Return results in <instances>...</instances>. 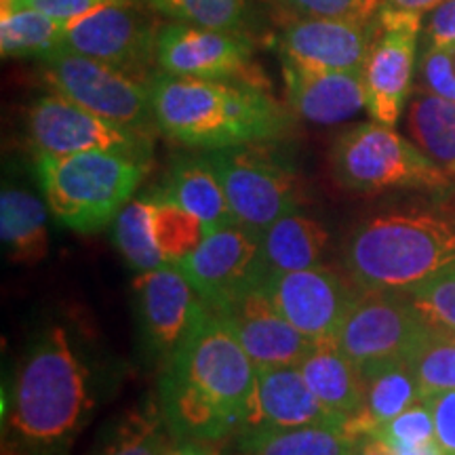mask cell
<instances>
[{
	"label": "cell",
	"instance_id": "f1b7e54d",
	"mask_svg": "<svg viewBox=\"0 0 455 455\" xmlns=\"http://www.w3.org/2000/svg\"><path fill=\"white\" fill-rule=\"evenodd\" d=\"M155 212L156 196H140L124 204L112 224L114 244L135 272H148L167 264L156 243Z\"/></svg>",
	"mask_w": 455,
	"mask_h": 455
},
{
	"label": "cell",
	"instance_id": "1f68e13d",
	"mask_svg": "<svg viewBox=\"0 0 455 455\" xmlns=\"http://www.w3.org/2000/svg\"><path fill=\"white\" fill-rule=\"evenodd\" d=\"M171 441L161 413H131L91 455H167Z\"/></svg>",
	"mask_w": 455,
	"mask_h": 455
},
{
	"label": "cell",
	"instance_id": "f35d334b",
	"mask_svg": "<svg viewBox=\"0 0 455 455\" xmlns=\"http://www.w3.org/2000/svg\"><path fill=\"white\" fill-rule=\"evenodd\" d=\"M435 415L436 445L445 455H455V390L426 401Z\"/></svg>",
	"mask_w": 455,
	"mask_h": 455
},
{
	"label": "cell",
	"instance_id": "f6af8a7d",
	"mask_svg": "<svg viewBox=\"0 0 455 455\" xmlns=\"http://www.w3.org/2000/svg\"><path fill=\"white\" fill-rule=\"evenodd\" d=\"M445 47L449 49V53H451V60H453V66H455V43L445 44Z\"/></svg>",
	"mask_w": 455,
	"mask_h": 455
},
{
	"label": "cell",
	"instance_id": "277c9868",
	"mask_svg": "<svg viewBox=\"0 0 455 455\" xmlns=\"http://www.w3.org/2000/svg\"><path fill=\"white\" fill-rule=\"evenodd\" d=\"M341 259L358 291H409L455 261V218L432 212L375 215L350 232Z\"/></svg>",
	"mask_w": 455,
	"mask_h": 455
},
{
	"label": "cell",
	"instance_id": "836d02e7",
	"mask_svg": "<svg viewBox=\"0 0 455 455\" xmlns=\"http://www.w3.org/2000/svg\"><path fill=\"white\" fill-rule=\"evenodd\" d=\"M405 293L432 327L455 331V261Z\"/></svg>",
	"mask_w": 455,
	"mask_h": 455
},
{
	"label": "cell",
	"instance_id": "d4e9b609",
	"mask_svg": "<svg viewBox=\"0 0 455 455\" xmlns=\"http://www.w3.org/2000/svg\"><path fill=\"white\" fill-rule=\"evenodd\" d=\"M358 441L346 424L241 430L232 455H356Z\"/></svg>",
	"mask_w": 455,
	"mask_h": 455
},
{
	"label": "cell",
	"instance_id": "ee69618b",
	"mask_svg": "<svg viewBox=\"0 0 455 455\" xmlns=\"http://www.w3.org/2000/svg\"><path fill=\"white\" fill-rule=\"evenodd\" d=\"M398 455H445L441 451V447L436 443H430V445L424 447H413V449H401Z\"/></svg>",
	"mask_w": 455,
	"mask_h": 455
},
{
	"label": "cell",
	"instance_id": "f546056e",
	"mask_svg": "<svg viewBox=\"0 0 455 455\" xmlns=\"http://www.w3.org/2000/svg\"><path fill=\"white\" fill-rule=\"evenodd\" d=\"M409 367L418 382L422 401L455 390V335L447 329L430 327V331L409 352Z\"/></svg>",
	"mask_w": 455,
	"mask_h": 455
},
{
	"label": "cell",
	"instance_id": "bcb514c9",
	"mask_svg": "<svg viewBox=\"0 0 455 455\" xmlns=\"http://www.w3.org/2000/svg\"><path fill=\"white\" fill-rule=\"evenodd\" d=\"M453 335H455V331H453Z\"/></svg>",
	"mask_w": 455,
	"mask_h": 455
},
{
	"label": "cell",
	"instance_id": "8d00e7d4",
	"mask_svg": "<svg viewBox=\"0 0 455 455\" xmlns=\"http://www.w3.org/2000/svg\"><path fill=\"white\" fill-rule=\"evenodd\" d=\"M418 68L424 91L455 101V66L445 44L426 43Z\"/></svg>",
	"mask_w": 455,
	"mask_h": 455
},
{
	"label": "cell",
	"instance_id": "83f0119b",
	"mask_svg": "<svg viewBox=\"0 0 455 455\" xmlns=\"http://www.w3.org/2000/svg\"><path fill=\"white\" fill-rule=\"evenodd\" d=\"M68 21L28 7H0V51L3 57L47 60L66 49Z\"/></svg>",
	"mask_w": 455,
	"mask_h": 455
},
{
	"label": "cell",
	"instance_id": "ba28073f",
	"mask_svg": "<svg viewBox=\"0 0 455 455\" xmlns=\"http://www.w3.org/2000/svg\"><path fill=\"white\" fill-rule=\"evenodd\" d=\"M41 64L47 87L61 98L146 135L158 129L150 84L140 78L68 49L57 51Z\"/></svg>",
	"mask_w": 455,
	"mask_h": 455
},
{
	"label": "cell",
	"instance_id": "6da1fadb",
	"mask_svg": "<svg viewBox=\"0 0 455 455\" xmlns=\"http://www.w3.org/2000/svg\"><path fill=\"white\" fill-rule=\"evenodd\" d=\"M253 390V361L224 315L207 308L163 365L161 418L173 443H221L244 428Z\"/></svg>",
	"mask_w": 455,
	"mask_h": 455
},
{
	"label": "cell",
	"instance_id": "30bf717a",
	"mask_svg": "<svg viewBox=\"0 0 455 455\" xmlns=\"http://www.w3.org/2000/svg\"><path fill=\"white\" fill-rule=\"evenodd\" d=\"M430 327L405 291H361L335 341L358 369H365L407 358Z\"/></svg>",
	"mask_w": 455,
	"mask_h": 455
},
{
	"label": "cell",
	"instance_id": "603a6c76",
	"mask_svg": "<svg viewBox=\"0 0 455 455\" xmlns=\"http://www.w3.org/2000/svg\"><path fill=\"white\" fill-rule=\"evenodd\" d=\"M361 373L365 378V407L356 418L346 422V428L358 439L375 435L398 413L422 401L407 358L369 365L361 369Z\"/></svg>",
	"mask_w": 455,
	"mask_h": 455
},
{
	"label": "cell",
	"instance_id": "7c38bea8",
	"mask_svg": "<svg viewBox=\"0 0 455 455\" xmlns=\"http://www.w3.org/2000/svg\"><path fill=\"white\" fill-rule=\"evenodd\" d=\"M146 0H123L68 21L66 49L140 78L156 60L158 30Z\"/></svg>",
	"mask_w": 455,
	"mask_h": 455
},
{
	"label": "cell",
	"instance_id": "9c48e42d",
	"mask_svg": "<svg viewBox=\"0 0 455 455\" xmlns=\"http://www.w3.org/2000/svg\"><path fill=\"white\" fill-rule=\"evenodd\" d=\"M26 133L36 158L95 150L152 158L150 135L101 118L57 93L43 95L30 106Z\"/></svg>",
	"mask_w": 455,
	"mask_h": 455
},
{
	"label": "cell",
	"instance_id": "e0dca14e",
	"mask_svg": "<svg viewBox=\"0 0 455 455\" xmlns=\"http://www.w3.org/2000/svg\"><path fill=\"white\" fill-rule=\"evenodd\" d=\"M379 36V15L371 21L304 17L281 34V61L304 70L363 72Z\"/></svg>",
	"mask_w": 455,
	"mask_h": 455
},
{
	"label": "cell",
	"instance_id": "d6986e66",
	"mask_svg": "<svg viewBox=\"0 0 455 455\" xmlns=\"http://www.w3.org/2000/svg\"><path fill=\"white\" fill-rule=\"evenodd\" d=\"M346 424L323 405L298 365L255 367V390L243 430H283Z\"/></svg>",
	"mask_w": 455,
	"mask_h": 455
},
{
	"label": "cell",
	"instance_id": "7a4b0ae2",
	"mask_svg": "<svg viewBox=\"0 0 455 455\" xmlns=\"http://www.w3.org/2000/svg\"><path fill=\"white\" fill-rule=\"evenodd\" d=\"M93 409L87 363L64 327H47L28 348L11 392L9 432L20 455H64Z\"/></svg>",
	"mask_w": 455,
	"mask_h": 455
},
{
	"label": "cell",
	"instance_id": "e575fe53",
	"mask_svg": "<svg viewBox=\"0 0 455 455\" xmlns=\"http://www.w3.org/2000/svg\"><path fill=\"white\" fill-rule=\"evenodd\" d=\"M375 436L384 439L396 451L436 443L435 415H432L430 405L426 401H418L403 413H398L395 419H390L388 424H384L375 432Z\"/></svg>",
	"mask_w": 455,
	"mask_h": 455
},
{
	"label": "cell",
	"instance_id": "60d3db41",
	"mask_svg": "<svg viewBox=\"0 0 455 455\" xmlns=\"http://www.w3.org/2000/svg\"><path fill=\"white\" fill-rule=\"evenodd\" d=\"M443 3H445V0H384V9L428 15L430 11L441 7Z\"/></svg>",
	"mask_w": 455,
	"mask_h": 455
},
{
	"label": "cell",
	"instance_id": "74e56055",
	"mask_svg": "<svg viewBox=\"0 0 455 455\" xmlns=\"http://www.w3.org/2000/svg\"><path fill=\"white\" fill-rule=\"evenodd\" d=\"M114 3H123V0H3L0 7H28L43 11L57 20L74 21Z\"/></svg>",
	"mask_w": 455,
	"mask_h": 455
},
{
	"label": "cell",
	"instance_id": "8992f818",
	"mask_svg": "<svg viewBox=\"0 0 455 455\" xmlns=\"http://www.w3.org/2000/svg\"><path fill=\"white\" fill-rule=\"evenodd\" d=\"M329 163L335 181L355 195H379L386 190L439 192L453 181L411 140L375 121L344 131L335 140Z\"/></svg>",
	"mask_w": 455,
	"mask_h": 455
},
{
	"label": "cell",
	"instance_id": "ac0fdd59",
	"mask_svg": "<svg viewBox=\"0 0 455 455\" xmlns=\"http://www.w3.org/2000/svg\"><path fill=\"white\" fill-rule=\"evenodd\" d=\"M218 312L235 329L255 367L298 365L315 344L284 318L264 287L238 295Z\"/></svg>",
	"mask_w": 455,
	"mask_h": 455
},
{
	"label": "cell",
	"instance_id": "3957f363",
	"mask_svg": "<svg viewBox=\"0 0 455 455\" xmlns=\"http://www.w3.org/2000/svg\"><path fill=\"white\" fill-rule=\"evenodd\" d=\"M158 131L196 150L266 144L291 129V116L261 87L158 72L148 81Z\"/></svg>",
	"mask_w": 455,
	"mask_h": 455
},
{
	"label": "cell",
	"instance_id": "b9f144b4",
	"mask_svg": "<svg viewBox=\"0 0 455 455\" xmlns=\"http://www.w3.org/2000/svg\"><path fill=\"white\" fill-rule=\"evenodd\" d=\"M356 455H398V451L379 436L367 435L361 436V441H358Z\"/></svg>",
	"mask_w": 455,
	"mask_h": 455
},
{
	"label": "cell",
	"instance_id": "ffe728a7",
	"mask_svg": "<svg viewBox=\"0 0 455 455\" xmlns=\"http://www.w3.org/2000/svg\"><path fill=\"white\" fill-rule=\"evenodd\" d=\"M284 91L291 110L315 124H338L367 110L363 72L304 70L283 64Z\"/></svg>",
	"mask_w": 455,
	"mask_h": 455
},
{
	"label": "cell",
	"instance_id": "8fae6325",
	"mask_svg": "<svg viewBox=\"0 0 455 455\" xmlns=\"http://www.w3.org/2000/svg\"><path fill=\"white\" fill-rule=\"evenodd\" d=\"M178 266L204 306L213 310L251 289L264 287L268 278L261 259V235L243 224L207 232L201 244Z\"/></svg>",
	"mask_w": 455,
	"mask_h": 455
},
{
	"label": "cell",
	"instance_id": "ab89813d",
	"mask_svg": "<svg viewBox=\"0 0 455 455\" xmlns=\"http://www.w3.org/2000/svg\"><path fill=\"white\" fill-rule=\"evenodd\" d=\"M424 38L432 44L455 43V0H445L424 20Z\"/></svg>",
	"mask_w": 455,
	"mask_h": 455
},
{
	"label": "cell",
	"instance_id": "4fadbf2b",
	"mask_svg": "<svg viewBox=\"0 0 455 455\" xmlns=\"http://www.w3.org/2000/svg\"><path fill=\"white\" fill-rule=\"evenodd\" d=\"M424 17L407 11L382 9L379 13V36L367 57L365 91L367 112L375 123L395 124L401 121L418 60V41L424 32Z\"/></svg>",
	"mask_w": 455,
	"mask_h": 455
},
{
	"label": "cell",
	"instance_id": "484cf974",
	"mask_svg": "<svg viewBox=\"0 0 455 455\" xmlns=\"http://www.w3.org/2000/svg\"><path fill=\"white\" fill-rule=\"evenodd\" d=\"M0 236L17 261L36 264L47 258V207L41 198L21 188H4L0 195Z\"/></svg>",
	"mask_w": 455,
	"mask_h": 455
},
{
	"label": "cell",
	"instance_id": "cb8c5ba5",
	"mask_svg": "<svg viewBox=\"0 0 455 455\" xmlns=\"http://www.w3.org/2000/svg\"><path fill=\"white\" fill-rule=\"evenodd\" d=\"M329 230L318 220L295 212L276 220L261 232V259L266 275L315 268L323 261Z\"/></svg>",
	"mask_w": 455,
	"mask_h": 455
},
{
	"label": "cell",
	"instance_id": "d6a6232c",
	"mask_svg": "<svg viewBox=\"0 0 455 455\" xmlns=\"http://www.w3.org/2000/svg\"><path fill=\"white\" fill-rule=\"evenodd\" d=\"M156 196V212H155V235L156 243L161 247V253L167 264L178 266L201 244L204 238L203 221L188 213L186 209L178 204L164 201Z\"/></svg>",
	"mask_w": 455,
	"mask_h": 455
},
{
	"label": "cell",
	"instance_id": "5bb4252c",
	"mask_svg": "<svg viewBox=\"0 0 455 455\" xmlns=\"http://www.w3.org/2000/svg\"><path fill=\"white\" fill-rule=\"evenodd\" d=\"M253 47L243 32L209 30V28L173 24L163 26L156 38L158 72L171 76L204 78V81H253Z\"/></svg>",
	"mask_w": 455,
	"mask_h": 455
},
{
	"label": "cell",
	"instance_id": "9a60e30c",
	"mask_svg": "<svg viewBox=\"0 0 455 455\" xmlns=\"http://www.w3.org/2000/svg\"><path fill=\"white\" fill-rule=\"evenodd\" d=\"M133 291L144 344L163 367L195 331L207 306L180 266L173 264L138 272Z\"/></svg>",
	"mask_w": 455,
	"mask_h": 455
},
{
	"label": "cell",
	"instance_id": "4316f807",
	"mask_svg": "<svg viewBox=\"0 0 455 455\" xmlns=\"http://www.w3.org/2000/svg\"><path fill=\"white\" fill-rule=\"evenodd\" d=\"M405 124L413 144L455 178V101L418 89L407 101Z\"/></svg>",
	"mask_w": 455,
	"mask_h": 455
},
{
	"label": "cell",
	"instance_id": "2e32d148",
	"mask_svg": "<svg viewBox=\"0 0 455 455\" xmlns=\"http://www.w3.org/2000/svg\"><path fill=\"white\" fill-rule=\"evenodd\" d=\"M264 289L284 318L312 341L338 338L358 298L338 272L323 264L268 276Z\"/></svg>",
	"mask_w": 455,
	"mask_h": 455
},
{
	"label": "cell",
	"instance_id": "7402d4cb",
	"mask_svg": "<svg viewBox=\"0 0 455 455\" xmlns=\"http://www.w3.org/2000/svg\"><path fill=\"white\" fill-rule=\"evenodd\" d=\"M156 195L201 220L204 232L238 224L218 173L204 155L173 158Z\"/></svg>",
	"mask_w": 455,
	"mask_h": 455
},
{
	"label": "cell",
	"instance_id": "5b68a950",
	"mask_svg": "<svg viewBox=\"0 0 455 455\" xmlns=\"http://www.w3.org/2000/svg\"><path fill=\"white\" fill-rule=\"evenodd\" d=\"M150 161L121 152H78L36 158V173L57 220L74 232L104 230L146 178Z\"/></svg>",
	"mask_w": 455,
	"mask_h": 455
},
{
	"label": "cell",
	"instance_id": "4dcf8cb0",
	"mask_svg": "<svg viewBox=\"0 0 455 455\" xmlns=\"http://www.w3.org/2000/svg\"><path fill=\"white\" fill-rule=\"evenodd\" d=\"M146 4L178 24L209 30L243 32L249 21L247 0H146Z\"/></svg>",
	"mask_w": 455,
	"mask_h": 455
},
{
	"label": "cell",
	"instance_id": "d590c367",
	"mask_svg": "<svg viewBox=\"0 0 455 455\" xmlns=\"http://www.w3.org/2000/svg\"><path fill=\"white\" fill-rule=\"evenodd\" d=\"M283 3L304 17L348 21H371L384 9V0H283Z\"/></svg>",
	"mask_w": 455,
	"mask_h": 455
},
{
	"label": "cell",
	"instance_id": "52a82bcc",
	"mask_svg": "<svg viewBox=\"0 0 455 455\" xmlns=\"http://www.w3.org/2000/svg\"><path fill=\"white\" fill-rule=\"evenodd\" d=\"M238 224L264 232L301 204V181L291 163L261 144L204 150Z\"/></svg>",
	"mask_w": 455,
	"mask_h": 455
},
{
	"label": "cell",
	"instance_id": "44dd1931",
	"mask_svg": "<svg viewBox=\"0 0 455 455\" xmlns=\"http://www.w3.org/2000/svg\"><path fill=\"white\" fill-rule=\"evenodd\" d=\"M306 384L333 415L348 422L365 407V378L335 339L315 341L298 363Z\"/></svg>",
	"mask_w": 455,
	"mask_h": 455
},
{
	"label": "cell",
	"instance_id": "7bdbcfd3",
	"mask_svg": "<svg viewBox=\"0 0 455 455\" xmlns=\"http://www.w3.org/2000/svg\"><path fill=\"white\" fill-rule=\"evenodd\" d=\"M167 455H221V443H178Z\"/></svg>",
	"mask_w": 455,
	"mask_h": 455
}]
</instances>
